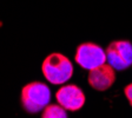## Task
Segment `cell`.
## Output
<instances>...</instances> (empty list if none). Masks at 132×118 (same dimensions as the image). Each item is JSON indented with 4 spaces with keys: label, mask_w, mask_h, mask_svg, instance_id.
<instances>
[{
    "label": "cell",
    "mask_w": 132,
    "mask_h": 118,
    "mask_svg": "<svg viewBox=\"0 0 132 118\" xmlns=\"http://www.w3.org/2000/svg\"><path fill=\"white\" fill-rule=\"evenodd\" d=\"M124 93H125V96H126V98H127V100H129L130 105L132 106V83H131V84H129L126 88L124 89Z\"/></svg>",
    "instance_id": "8"
},
{
    "label": "cell",
    "mask_w": 132,
    "mask_h": 118,
    "mask_svg": "<svg viewBox=\"0 0 132 118\" xmlns=\"http://www.w3.org/2000/svg\"><path fill=\"white\" fill-rule=\"evenodd\" d=\"M43 74L46 80L54 85L69 82L73 74V65L66 56L61 53H51L43 61Z\"/></svg>",
    "instance_id": "1"
},
{
    "label": "cell",
    "mask_w": 132,
    "mask_h": 118,
    "mask_svg": "<svg viewBox=\"0 0 132 118\" xmlns=\"http://www.w3.org/2000/svg\"><path fill=\"white\" fill-rule=\"evenodd\" d=\"M55 99L58 104L67 111H78L85 104V95L82 90L73 84L61 86L55 93Z\"/></svg>",
    "instance_id": "5"
},
{
    "label": "cell",
    "mask_w": 132,
    "mask_h": 118,
    "mask_svg": "<svg viewBox=\"0 0 132 118\" xmlns=\"http://www.w3.org/2000/svg\"><path fill=\"white\" fill-rule=\"evenodd\" d=\"M88 84L97 91H106L116 82V71L109 63L102 64L94 69L90 70Z\"/></svg>",
    "instance_id": "6"
},
{
    "label": "cell",
    "mask_w": 132,
    "mask_h": 118,
    "mask_svg": "<svg viewBox=\"0 0 132 118\" xmlns=\"http://www.w3.org/2000/svg\"><path fill=\"white\" fill-rule=\"evenodd\" d=\"M51 91L50 88L41 82H32L25 85L21 91L22 107L30 113L43 111L50 104Z\"/></svg>",
    "instance_id": "2"
},
{
    "label": "cell",
    "mask_w": 132,
    "mask_h": 118,
    "mask_svg": "<svg viewBox=\"0 0 132 118\" xmlns=\"http://www.w3.org/2000/svg\"><path fill=\"white\" fill-rule=\"evenodd\" d=\"M41 118H67L66 109L59 104H48L44 110Z\"/></svg>",
    "instance_id": "7"
},
{
    "label": "cell",
    "mask_w": 132,
    "mask_h": 118,
    "mask_svg": "<svg viewBox=\"0 0 132 118\" xmlns=\"http://www.w3.org/2000/svg\"><path fill=\"white\" fill-rule=\"evenodd\" d=\"M76 61L85 70H92L106 63V52L94 43H84L76 51Z\"/></svg>",
    "instance_id": "4"
},
{
    "label": "cell",
    "mask_w": 132,
    "mask_h": 118,
    "mask_svg": "<svg viewBox=\"0 0 132 118\" xmlns=\"http://www.w3.org/2000/svg\"><path fill=\"white\" fill-rule=\"evenodd\" d=\"M105 52L106 61L114 70H125L132 65V44L130 41H112Z\"/></svg>",
    "instance_id": "3"
}]
</instances>
